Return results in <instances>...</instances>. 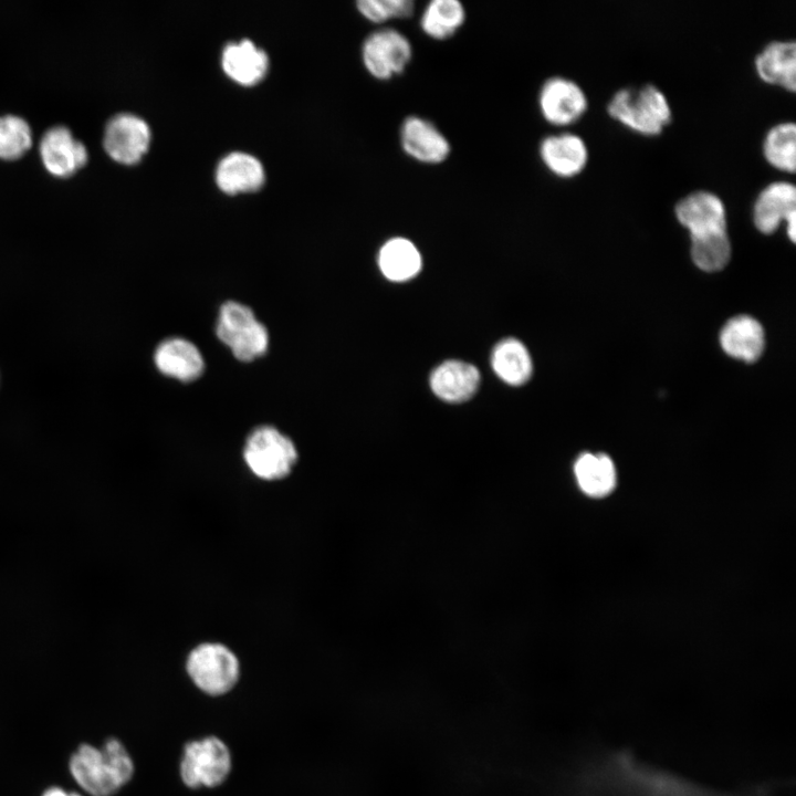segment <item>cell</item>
<instances>
[{"label":"cell","instance_id":"cell-1","mask_svg":"<svg viewBox=\"0 0 796 796\" xmlns=\"http://www.w3.org/2000/svg\"><path fill=\"white\" fill-rule=\"evenodd\" d=\"M577 796H771L761 789L718 787L625 748L593 754L575 779Z\"/></svg>","mask_w":796,"mask_h":796},{"label":"cell","instance_id":"cell-2","mask_svg":"<svg viewBox=\"0 0 796 796\" xmlns=\"http://www.w3.org/2000/svg\"><path fill=\"white\" fill-rule=\"evenodd\" d=\"M75 782L92 796H113L133 777L134 763L125 746L116 739L102 748L82 744L70 761Z\"/></svg>","mask_w":796,"mask_h":796},{"label":"cell","instance_id":"cell-3","mask_svg":"<svg viewBox=\"0 0 796 796\" xmlns=\"http://www.w3.org/2000/svg\"><path fill=\"white\" fill-rule=\"evenodd\" d=\"M607 112L612 118L643 135L661 133L672 118L667 97L652 84L618 90L608 102Z\"/></svg>","mask_w":796,"mask_h":796},{"label":"cell","instance_id":"cell-4","mask_svg":"<svg viewBox=\"0 0 796 796\" xmlns=\"http://www.w3.org/2000/svg\"><path fill=\"white\" fill-rule=\"evenodd\" d=\"M216 335L240 362H252L264 355L269 347L266 327L251 307L235 301H227L220 306Z\"/></svg>","mask_w":796,"mask_h":796},{"label":"cell","instance_id":"cell-5","mask_svg":"<svg viewBox=\"0 0 796 796\" xmlns=\"http://www.w3.org/2000/svg\"><path fill=\"white\" fill-rule=\"evenodd\" d=\"M294 442L273 426L254 428L248 436L243 459L251 472L265 481L286 478L297 461Z\"/></svg>","mask_w":796,"mask_h":796},{"label":"cell","instance_id":"cell-6","mask_svg":"<svg viewBox=\"0 0 796 796\" xmlns=\"http://www.w3.org/2000/svg\"><path fill=\"white\" fill-rule=\"evenodd\" d=\"M186 670L192 683L211 696L230 692L240 678L237 656L218 642H203L195 647L187 657Z\"/></svg>","mask_w":796,"mask_h":796},{"label":"cell","instance_id":"cell-7","mask_svg":"<svg viewBox=\"0 0 796 796\" xmlns=\"http://www.w3.org/2000/svg\"><path fill=\"white\" fill-rule=\"evenodd\" d=\"M231 768L232 757L226 743L217 736H206L185 745L179 773L189 788H214L228 778Z\"/></svg>","mask_w":796,"mask_h":796},{"label":"cell","instance_id":"cell-8","mask_svg":"<svg viewBox=\"0 0 796 796\" xmlns=\"http://www.w3.org/2000/svg\"><path fill=\"white\" fill-rule=\"evenodd\" d=\"M363 63L377 80L387 81L401 74L412 56L409 40L394 29H380L367 36L362 50Z\"/></svg>","mask_w":796,"mask_h":796},{"label":"cell","instance_id":"cell-9","mask_svg":"<svg viewBox=\"0 0 796 796\" xmlns=\"http://www.w3.org/2000/svg\"><path fill=\"white\" fill-rule=\"evenodd\" d=\"M149 144V126L134 114H117L106 124L103 146L107 155L119 164L138 163L148 150Z\"/></svg>","mask_w":796,"mask_h":796},{"label":"cell","instance_id":"cell-10","mask_svg":"<svg viewBox=\"0 0 796 796\" xmlns=\"http://www.w3.org/2000/svg\"><path fill=\"white\" fill-rule=\"evenodd\" d=\"M787 223L790 241L796 238V189L788 181H774L765 186L753 206V221L758 231L769 234L782 221Z\"/></svg>","mask_w":796,"mask_h":796},{"label":"cell","instance_id":"cell-11","mask_svg":"<svg viewBox=\"0 0 796 796\" xmlns=\"http://www.w3.org/2000/svg\"><path fill=\"white\" fill-rule=\"evenodd\" d=\"M44 168L59 178H66L83 168L88 160L85 145L77 140L65 126L48 129L39 145Z\"/></svg>","mask_w":796,"mask_h":796},{"label":"cell","instance_id":"cell-12","mask_svg":"<svg viewBox=\"0 0 796 796\" xmlns=\"http://www.w3.org/2000/svg\"><path fill=\"white\" fill-rule=\"evenodd\" d=\"M538 105L543 117L554 125H568L577 121L587 108V97L574 81L554 76L547 78L540 91Z\"/></svg>","mask_w":796,"mask_h":796},{"label":"cell","instance_id":"cell-13","mask_svg":"<svg viewBox=\"0 0 796 796\" xmlns=\"http://www.w3.org/2000/svg\"><path fill=\"white\" fill-rule=\"evenodd\" d=\"M677 219L690 238L726 231V212L721 198L708 190H695L681 198L674 208Z\"/></svg>","mask_w":796,"mask_h":796},{"label":"cell","instance_id":"cell-14","mask_svg":"<svg viewBox=\"0 0 796 796\" xmlns=\"http://www.w3.org/2000/svg\"><path fill=\"white\" fill-rule=\"evenodd\" d=\"M400 145L410 158L428 165L443 163L451 151L449 140L437 126L419 116H408L404 121Z\"/></svg>","mask_w":796,"mask_h":796},{"label":"cell","instance_id":"cell-15","mask_svg":"<svg viewBox=\"0 0 796 796\" xmlns=\"http://www.w3.org/2000/svg\"><path fill=\"white\" fill-rule=\"evenodd\" d=\"M157 369L167 377L182 383L198 379L205 369L198 347L182 337H170L158 344L154 353Z\"/></svg>","mask_w":796,"mask_h":796},{"label":"cell","instance_id":"cell-16","mask_svg":"<svg viewBox=\"0 0 796 796\" xmlns=\"http://www.w3.org/2000/svg\"><path fill=\"white\" fill-rule=\"evenodd\" d=\"M540 156L549 171L558 177L568 178L585 168L588 151L585 142L578 135L561 133L546 136L541 142Z\"/></svg>","mask_w":796,"mask_h":796},{"label":"cell","instance_id":"cell-17","mask_svg":"<svg viewBox=\"0 0 796 796\" xmlns=\"http://www.w3.org/2000/svg\"><path fill=\"white\" fill-rule=\"evenodd\" d=\"M479 381L478 368L461 360H447L430 376V387L434 395L449 402H461L471 398Z\"/></svg>","mask_w":796,"mask_h":796},{"label":"cell","instance_id":"cell-18","mask_svg":"<svg viewBox=\"0 0 796 796\" xmlns=\"http://www.w3.org/2000/svg\"><path fill=\"white\" fill-rule=\"evenodd\" d=\"M758 76L769 83L794 92L796 88V43L773 41L755 57Z\"/></svg>","mask_w":796,"mask_h":796},{"label":"cell","instance_id":"cell-19","mask_svg":"<svg viewBox=\"0 0 796 796\" xmlns=\"http://www.w3.org/2000/svg\"><path fill=\"white\" fill-rule=\"evenodd\" d=\"M261 163L245 153H231L221 159L217 167L218 187L226 193L254 191L264 182Z\"/></svg>","mask_w":796,"mask_h":796},{"label":"cell","instance_id":"cell-20","mask_svg":"<svg viewBox=\"0 0 796 796\" xmlns=\"http://www.w3.org/2000/svg\"><path fill=\"white\" fill-rule=\"evenodd\" d=\"M724 352L747 363L760 358L764 349V331L753 317L741 315L731 318L720 334Z\"/></svg>","mask_w":796,"mask_h":796},{"label":"cell","instance_id":"cell-21","mask_svg":"<svg viewBox=\"0 0 796 796\" xmlns=\"http://www.w3.org/2000/svg\"><path fill=\"white\" fill-rule=\"evenodd\" d=\"M226 74L242 85H253L262 80L268 70V56L250 40L228 44L222 53Z\"/></svg>","mask_w":796,"mask_h":796},{"label":"cell","instance_id":"cell-22","mask_svg":"<svg viewBox=\"0 0 796 796\" xmlns=\"http://www.w3.org/2000/svg\"><path fill=\"white\" fill-rule=\"evenodd\" d=\"M378 265L383 274L391 281H406L421 269V255L417 247L406 238H391L378 253Z\"/></svg>","mask_w":796,"mask_h":796},{"label":"cell","instance_id":"cell-23","mask_svg":"<svg viewBox=\"0 0 796 796\" xmlns=\"http://www.w3.org/2000/svg\"><path fill=\"white\" fill-rule=\"evenodd\" d=\"M495 374L506 384L520 386L532 374V360L526 347L515 338H506L495 345L491 355Z\"/></svg>","mask_w":796,"mask_h":796},{"label":"cell","instance_id":"cell-24","mask_svg":"<svg viewBox=\"0 0 796 796\" xmlns=\"http://www.w3.org/2000/svg\"><path fill=\"white\" fill-rule=\"evenodd\" d=\"M579 488L590 496H605L616 485V469L606 454L583 453L574 467Z\"/></svg>","mask_w":796,"mask_h":796},{"label":"cell","instance_id":"cell-25","mask_svg":"<svg viewBox=\"0 0 796 796\" xmlns=\"http://www.w3.org/2000/svg\"><path fill=\"white\" fill-rule=\"evenodd\" d=\"M465 10L458 0H432L423 10L420 27L433 40H446L463 25Z\"/></svg>","mask_w":796,"mask_h":796},{"label":"cell","instance_id":"cell-26","mask_svg":"<svg viewBox=\"0 0 796 796\" xmlns=\"http://www.w3.org/2000/svg\"><path fill=\"white\" fill-rule=\"evenodd\" d=\"M796 125L784 122L773 126L763 143L766 160L777 169L793 172L795 170Z\"/></svg>","mask_w":796,"mask_h":796},{"label":"cell","instance_id":"cell-27","mask_svg":"<svg viewBox=\"0 0 796 796\" xmlns=\"http://www.w3.org/2000/svg\"><path fill=\"white\" fill-rule=\"evenodd\" d=\"M693 262L703 271L723 269L731 258V243L726 231L691 238Z\"/></svg>","mask_w":796,"mask_h":796},{"label":"cell","instance_id":"cell-28","mask_svg":"<svg viewBox=\"0 0 796 796\" xmlns=\"http://www.w3.org/2000/svg\"><path fill=\"white\" fill-rule=\"evenodd\" d=\"M31 146L32 130L25 119L17 115L0 116V159H18Z\"/></svg>","mask_w":796,"mask_h":796},{"label":"cell","instance_id":"cell-29","mask_svg":"<svg viewBox=\"0 0 796 796\" xmlns=\"http://www.w3.org/2000/svg\"><path fill=\"white\" fill-rule=\"evenodd\" d=\"M357 10L370 22L384 23L392 19H406L412 15V0H359Z\"/></svg>","mask_w":796,"mask_h":796},{"label":"cell","instance_id":"cell-30","mask_svg":"<svg viewBox=\"0 0 796 796\" xmlns=\"http://www.w3.org/2000/svg\"><path fill=\"white\" fill-rule=\"evenodd\" d=\"M43 796H81L77 793H67L62 788L59 787H51L49 788Z\"/></svg>","mask_w":796,"mask_h":796}]
</instances>
